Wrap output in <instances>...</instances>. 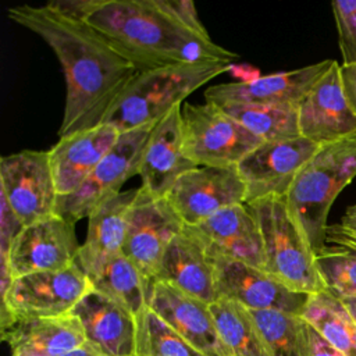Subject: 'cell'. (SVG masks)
<instances>
[{"mask_svg": "<svg viewBox=\"0 0 356 356\" xmlns=\"http://www.w3.org/2000/svg\"><path fill=\"white\" fill-rule=\"evenodd\" d=\"M325 242H331L339 246H348L356 250V232H350L343 229L339 224L328 225Z\"/></svg>", "mask_w": 356, "mask_h": 356, "instance_id": "cell-36", "label": "cell"}, {"mask_svg": "<svg viewBox=\"0 0 356 356\" xmlns=\"http://www.w3.org/2000/svg\"><path fill=\"white\" fill-rule=\"evenodd\" d=\"M184 153L196 167H236L263 140L218 104H184Z\"/></svg>", "mask_w": 356, "mask_h": 356, "instance_id": "cell-6", "label": "cell"}, {"mask_svg": "<svg viewBox=\"0 0 356 356\" xmlns=\"http://www.w3.org/2000/svg\"><path fill=\"white\" fill-rule=\"evenodd\" d=\"M310 356H345L342 352L331 346L312 325H309Z\"/></svg>", "mask_w": 356, "mask_h": 356, "instance_id": "cell-35", "label": "cell"}, {"mask_svg": "<svg viewBox=\"0 0 356 356\" xmlns=\"http://www.w3.org/2000/svg\"><path fill=\"white\" fill-rule=\"evenodd\" d=\"M165 197L184 225L195 227L228 206L246 203V186L236 167H195Z\"/></svg>", "mask_w": 356, "mask_h": 356, "instance_id": "cell-13", "label": "cell"}, {"mask_svg": "<svg viewBox=\"0 0 356 356\" xmlns=\"http://www.w3.org/2000/svg\"><path fill=\"white\" fill-rule=\"evenodd\" d=\"M184 227L167 197H154L140 186L129 209L122 253L152 282L168 243Z\"/></svg>", "mask_w": 356, "mask_h": 356, "instance_id": "cell-11", "label": "cell"}, {"mask_svg": "<svg viewBox=\"0 0 356 356\" xmlns=\"http://www.w3.org/2000/svg\"><path fill=\"white\" fill-rule=\"evenodd\" d=\"M7 14L42 38L60 61L67 86L60 138L103 124L136 68L79 14L54 0L44 6H15Z\"/></svg>", "mask_w": 356, "mask_h": 356, "instance_id": "cell-1", "label": "cell"}, {"mask_svg": "<svg viewBox=\"0 0 356 356\" xmlns=\"http://www.w3.org/2000/svg\"><path fill=\"white\" fill-rule=\"evenodd\" d=\"M92 288L78 263L57 271H40L14 278L1 295V330L15 320L71 314Z\"/></svg>", "mask_w": 356, "mask_h": 356, "instance_id": "cell-7", "label": "cell"}, {"mask_svg": "<svg viewBox=\"0 0 356 356\" xmlns=\"http://www.w3.org/2000/svg\"><path fill=\"white\" fill-rule=\"evenodd\" d=\"M270 356H310L309 324L281 310H249Z\"/></svg>", "mask_w": 356, "mask_h": 356, "instance_id": "cell-29", "label": "cell"}, {"mask_svg": "<svg viewBox=\"0 0 356 356\" xmlns=\"http://www.w3.org/2000/svg\"><path fill=\"white\" fill-rule=\"evenodd\" d=\"M0 189L22 227L54 214L58 195L49 152L21 150L3 156Z\"/></svg>", "mask_w": 356, "mask_h": 356, "instance_id": "cell-9", "label": "cell"}, {"mask_svg": "<svg viewBox=\"0 0 356 356\" xmlns=\"http://www.w3.org/2000/svg\"><path fill=\"white\" fill-rule=\"evenodd\" d=\"M181 104L153 127L140 161L142 188L154 197H165L177 179L196 165L184 153Z\"/></svg>", "mask_w": 356, "mask_h": 356, "instance_id": "cell-20", "label": "cell"}, {"mask_svg": "<svg viewBox=\"0 0 356 356\" xmlns=\"http://www.w3.org/2000/svg\"><path fill=\"white\" fill-rule=\"evenodd\" d=\"M220 298L248 310H281L302 316L310 295L293 292L264 268L224 257H210Z\"/></svg>", "mask_w": 356, "mask_h": 356, "instance_id": "cell-14", "label": "cell"}, {"mask_svg": "<svg viewBox=\"0 0 356 356\" xmlns=\"http://www.w3.org/2000/svg\"><path fill=\"white\" fill-rule=\"evenodd\" d=\"M136 193L138 189L120 192L102 203L88 217L86 238L79 248L76 260L88 278L122 253L128 214Z\"/></svg>", "mask_w": 356, "mask_h": 356, "instance_id": "cell-23", "label": "cell"}, {"mask_svg": "<svg viewBox=\"0 0 356 356\" xmlns=\"http://www.w3.org/2000/svg\"><path fill=\"white\" fill-rule=\"evenodd\" d=\"M54 1L79 14L138 72L238 58L213 42L191 0Z\"/></svg>", "mask_w": 356, "mask_h": 356, "instance_id": "cell-2", "label": "cell"}, {"mask_svg": "<svg viewBox=\"0 0 356 356\" xmlns=\"http://www.w3.org/2000/svg\"><path fill=\"white\" fill-rule=\"evenodd\" d=\"M154 281L170 284L209 305L220 298L211 259L185 227L168 243Z\"/></svg>", "mask_w": 356, "mask_h": 356, "instance_id": "cell-22", "label": "cell"}, {"mask_svg": "<svg viewBox=\"0 0 356 356\" xmlns=\"http://www.w3.org/2000/svg\"><path fill=\"white\" fill-rule=\"evenodd\" d=\"M341 300L345 305V307L348 309V312L350 313V316L353 317V320L356 321V298H343Z\"/></svg>", "mask_w": 356, "mask_h": 356, "instance_id": "cell-40", "label": "cell"}, {"mask_svg": "<svg viewBox=\"0 0 356 356\" xmlns=\"http://www.w3.org/2000/svg\"><path fill=\"white\" fill-rule=\"evenodd\" d=\"M300 317L337 350L356 356V321L341 299L328 291L310 295Z\"/></svg>", "mask_w": 356, "mask_h": 356, "instance_id": "cell-26", "label": "cell"}, {"mask_svg": "<svg viewBox=\"0 0 356 356\" xmlns=\"http://www.w3.org/2000/svg\"><path fill=\"white\" fill-rule=\"evenodd\" d=\"M341 78L349 106L356 117V65L341 64Z\"/></svg>", "mask_w": 356, "mask_h": 356, "instance_id": "cell-34", "label": "cell"}, {"mask_svg": "<svg viewBox=\"0 0 356 356\" xmlns=\"http://www.w3.org/2000/svg\"><path fill=\"white\" fill-rule=\"evenodd\" d=\"M343 65H356V0L331 3Z\"/></svg>", "mask_w": 356, "mask_h": 356, "instance_id": "cell-32", "label": "cell"}, {"mask_svg": "<svg viewBox=\"0 0 356 356\" xmlns=\"http://www.w3.org/2000/svg\"><path fill=\"white\" fill-rule=\"evenodd\" d=\"M88 280L93 289L115 300L135 317L147 307L150 282L124 253L107 261Z\"/></svg>", "mask_w": 356, "mask_h": 356, "instance_id": "cell-25", "label": "cell"}, {"mask_svg": "<svg viewBox=\"0 0 356 356\" xmlns=\"http://www.w3.org/2000/svg\"><path fill=\"white\" fill-rule=\"evenodd\" d=\"M79 248L75 224L54 213L22 227L0 261L14 280L40 271L64 270L76 263Z\"/></svg>", "mask_w": 356, "mask_h": 356, "instance_id": "cell-10", "label": "cell"}, {"mask_svg": "<svg viewBox=\"0 0 356 356\" xmlns=\"http://www.w3.org/2000/svg\"><path fill=\"white\" fill-rule=\"evenodd\" d=\"M316 266L325 289L337 296L356 298V250L348 246H324L316 252Z\"/></svg>", "mask_w": 356, "mask_h": 356, "instance_id": "cell-31", "label": "cell"}, {"mask_svg": "<svg viewBox=\"0 0 356 356\" xmlns=\"http://www.w3.org/2000/svg\"><path fill=\"white\" fill-rule=\"evenodd\" d=\"M154 125L149 124L121 134L114 147L82 185L74 193L57 199L56 213L75 224L88 218L107 199L118 195L120 188L139 174L143 149Z\"/></svg>", "mask_w": 356, "mask_h": 356, "instance_id": "cell-8", "label": "cell"}, {"mask_svg": "<svg viewBox=\"0 0 356 356\" xmlns=\"http://www.w3.org/2000/svg\"><path fill=\"white\" fill-rule=\"evenodd\" d=\"M135 356H206L146 307L136 316Z\"/></svg>", "mask_w": 356, "mask_h": 356, "instance_id": "cell-30", "label": "cell"}, {"mask_svg": "<svg viewBox=\"0 0 356 356\" xmlns=\"http://www.w3.org/2000/svg\"><path fill=\"white\" fill-rule=\"evenodd\" d=\"M355 177L356 135L321 146L299 171L286 193L289 213L314 252L327 245L330 209Z\"/></svg>", "mask_w": 356, "mask_h": 356, "instance_id": "cell-4", "label": "cell"}, {"mask_svg": "<svg viewBox=\"0 0 356 356\" xmlns=\"http://www.w3.org/2000/svg\"><path fill=\"white\" fill-rule=\"evenodd\" d=\"M10 356H58L86 343L79 320L63 317L15 320L1 330Z\"/></svg>", "mask_w": 356, "mask_h": 356, "instance_id": "cell-24", "label": "cell"}, {"mask_svg": "<svg viewBox=\"0 0 356 356\" xmlns=\"http://www.w3.org/2000/svg\"><path fill=\"white\" fill-rule=\"evenodd\" d=\"M298 121L300 136L318 147L356 135V117L345 95L341 65L335 60L299 102Z\"/></svg>", "mask_w": 356, "mask_h": 356, "instance_id": "cell-15", "label": "cell"}, {"mask_svg": "<svg viewBox=\"0 0 356 356\" xmlns=\"http://www.w3.org/2000/svg\"><path fill=\"white\" fill-rule=\"evenodd\" d=\"M218 106L263 142L285 140L300 136L298 106L250 103H221Z\"/></svg>", "mask_w": 356, "mask_h": 356, "instance_id": "cell-28", "label": "cell"}, {"mask_svg": "<svg viewBox=\"0 0 356 356\" xmlns=\"http://www.w3.org/2000/svg\"><path fill=\"white\" fill-rule=\"evenodd\" d=\"M334 60H323L298 70L259 76L249 82H227L204 90L206 102L298 106Z\"/></svg>", "mask_w": 356, "mask_h": 356, "instance_id": "cell-18", "label": "cell"}, {"mask_svg": "<svg viewBox=\"0 0 356 356\" xmlns=\"http://www.w3.org/2000/svg\"><path fill=\"white\" fill-rule=\"evenodd\" d=\"M246 204L260 227L264 270L293 292L316 295L327 291L316 266V252L289 213L285 197Z\"/></svg>", "mask_w": 356, "mask_h": 356, "instance_id": "cell-5", "label": "cell"}, {"mask_svg": "<svg viewBox=\"0 0 356 356\" xmlns=\"http://www.w3.org/2000/svg\"><path fill=\"white\" fill-rule=\"evenodd\" d=\"M232 63L199 61L159 70L139 71L122 90L103 124L120 134L156 124L196 89L220 74L228 72Z\"/></svg>", "mask_w": 356, "mask_h": 356, "instance_id": "cell-3", "label": "cell"}, {"mask_svg": "<svg viewBox=\"0 0 356 356\" xmlns=\"http://www.w3.org/2000/svg\"><path fill=\"white\" fill-rule=\"evenodd\" d=\"M203 245L210 257H224L264 268L259 222L243 204L228 206L195 227H185Z\"/></svg>", "mask_w": 356, "mask_h": 356, "instance_id": "cell-16", "label": "cell"}, {"mask_svg": "<svg viewBox=\"0 0 356 356\" xmlns=\"http://www.w3.org/2000/svg\"><path fill=\"white\" fill-rule=\"evenodd\" d=\"M339 225L350 232H356V204L350 206L346 213L343 214Z\"/></svg>", "mask_w": 356, "mask_h": 356, "instance_id": "cell-38", "label": "cell"}, {"mask_svg": "<svg viewBox=\"0 0 356 356\" xmlns=\"http://www.w3.org/2000/svg\"><path fill=\"white\" fill-rule=\"evenodd\" d=\"M58 356H100L92 346H89L88 343L74 349V350H70V352H65V353H61Z\"/></svg>", "mask_w": 356, "mask_h": 356, "instance_id": "cell-39", "label": "cell"}, {"mask_svg": "<svg viewBox=\"0 0 356 356\" xmlns=\"http://www.w3.org/2000/svg\"><path fill=\"white\" fill-rule=\"evenodd\" d=\"M110 124L75 132L58 139L49 150L58 197L74 193L120 138Z\"/></svg>", "mask_w": 356, "mask_h": 356, "instance_id": "cell-21", "label": "cell"}, {"mask_svg": "<svg viewBox=\"0 0 356 356\" xmlns=\"http://www.w3.org/2000/svg\"><path fill=\"white\" fill-rule=\"evenodd\" d=\"M85 341L100 356H135L136 317L124 306L90 288L71 312Z\"/></svg>", "mask_w": 356, "mask_h": 356, "instance_id": "cell-19", "label": "cell"}, {"mask_svg": "<svg viewBox=\"0 0 356 356\" xmlns=\"http://www.w3.org/2000/svg\"><path fill=\"white\" fill-rule=\"evenodd\" d=\"M147 307L206 356H231L222 345L210 305L178 288L152 281Z\"/></svg>", "mask_w": 356, "mask_h": 356, "instance_id": "cell-17", "label": "cell"}, {"mask_svg": "<svg viewBox=\"0 0 356 356\" xmlns=\"http://www.w3.org/2000/svg\"><path fill=\"white\" fill-rule=\"evenodd\" d=\"M217 334L231 356H270L248 309L218 298L210 305Z\"/></svg>", "mask_w": 356, "mask_h": 356, "instance_id": "cell-27", "label": "cell"}, {"mask_svg": "<svg viewBox=\"0 0 356 356\" xmlns=\"http://www.w3.org/2000/svg\"><path fill=\"white\" fill-rule=\"evenodd\" d=\"M228 72L238 79L236 82H249L261 76L259 70L250 64H231Z\"/></svg>", "mask_w": 356, "mask_h": 356, "instance_id": "cell-37", "label": "cell"}, {"mask_svg": "<svg viewBox=\"0 0 356 356\" xmlns=\"http://www.w3.org/2000/svg\"><path fill=\"white\" fill-rule=\"evenodd\" d=\"M318 149L303 136L263 142L253 149L236 165L246 186V203L285 197L299 171Z\"/></svg>", "mask_w": 356, "mask_h": 356, "instance_id": "cell-12", "label": "cell"}, {"mask_svg": "<svg viewBox=\"0 0 356 356\" xmlns=\"http://www.w3.org/2000/svg\"><path fill=\"white\" fill-rule=\"evenodd\" d=\"M22 225L11 211L7 200L0 197V256H7L11 243Z\"/></svg>", "mask_w": 356, "mask_h": 356, "instance_id": "cell-33", "label": "cell"}]
</instances>
